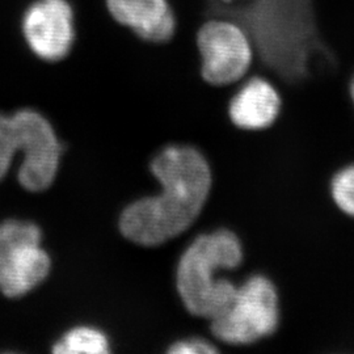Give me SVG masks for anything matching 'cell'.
<instances>
[{
	"mask_svg": "<svg viewBox=\"0 0 354 354\" xmlns=\"http://www.w3.org/2000/svg\"><path fill=\"white\" fill-rule=\"evenodd\" d=\"M13 115L23 142L19 181L23 188L30 192L48 189L58 172L61 143L50 122L37 111L21 109Z\"/></svg>",
	"mask_w": 354,
	"mask_h": 354,
	"instance_id": "obj_7",
	"label": "cell"
},
{
	"mask_svg": "<svg viewBox=\"0 0 354 354\" xmlns=\"http://www.w3.org/2000/svg\"><path fill=\"white\" fill-rule=\"evenodd\" d=\"M218 349L210 342L201 339H188L177 342L169 346L168 353L172 354H212L216 353Z\"/></svg>",
	"mask_w": 354,
	"mask_h": 354,
	"instance_id": "obj_15",
	"label": "cell"
},
{
	"mask_svg": "<svg viewBox=\"0 0 354 354\" xmlns=\"http://www.w3.org/2000/svg\"><path fill=\"white\" fill-rule=\"evenodd\" d=\"M279 91L263 76H252L231 99L228 113L236 127L261 130L270 127L279 113Z\"/></svg>",
	"mask_w": 354,
	"mask_h": 354,
	"instance_id": "obj_9",
	"label": "cell"
},
{
	"mask_svg": "<svg viewBox=\"0 0 354 354\" xmlns=\"http://www.w3.org/2000/svg\"><path fill=\"white\" fill-rule=\"evenodd\" d=\"M109 351L108 337L92 327L71 329L53 346V352L57 354H105Z\"/></svg>",
	"mask_w": 354,
	"mask_h": 354,
	"instance_id": "obj_11",
	"label": "cell"
},
{
	"mask_svg": "<svg viewBox=\"0 0 354 354\" xmlns=\"http://www.w3.org/2000/svg\"><path fill=\"white\" fill-rule=\"evenodd\" d=\"M200 75L213 87H227L248 74L254 48L247 30L227 16L205 19L196 32Z\"/></svg>",
	"mask_w": 354,
	"mask_h": 354,
	"instance_id": "obj_4",
	"label": "cell"
},
{
	"mask_svg": "<svg viewBox=\"0 0 354 354\" xmlns=\"http://www.w3.org/2000/svg\"><path fill=\"white\" fill-rule=\"evenodd\" d=\"M206 16L238 21L260 64L286 83H301L315 68L335 64V53L319 33L313 0H209Z\"/></svg>",
	"mask_w": 354,
	"mask_h": 354,
	"instance_id": "obj_1",
	"label": "cell"
},
{
	"mask_svg": "<svg viewBox=\"0 0 354 354\" xmlns=\"http://www.w3.org/2000/svg\"><path fill=\"white\" fill-rule=\"evenodd\" d=\"M218 3H221V4H231V3H234V1H238V0H216Z\"/></svg>",
	"mask_w": 354,
	"mask_h": 354,
	"instance_id": "obj_17",
	"label": "cell"
},
{
	"mask_svg": "<svg viewBox=\"0 0 354 354\" xmlns=\"http://www.w3.org/2000/svg\"><path fill=\"white\" fill-rule=\"evenodd\" d=\"M151 171L162 192L129 205L120 219L122 235L146 247L163 244L189 227L212 188L210 167L190 146L165 147L153 158Z\"/></svg>",
	"mask_w": 354,
	"mask_h": 354,
	"instance_id": "obj_2",
	"label": "cell"
},
{
	"mask_svg": "<svg viewBox=\"0 0 354 354\" xmlns=\"http://www.w3.org/2000/svg\"><path fill=\"white\" fill-rule=\"evenodd\" d=\"M20 32L29 51L42 62L61 64L77 37L71 0H30L21 13Z\"/></svg>",
	"mask_w": 354,
	"mask_h": 354,
	"instance_id": "obj_6",
	"label": "cell"
},
{
	"mask_svg": "<svg viewBox=\"0 0 354 354\" xmlns=\"http://www.w3.org/2000/svg\"><path fill=\"white\" fill-rule=\"evenodd\" d=\"M279 297L264 276H252L236 288L227 307L212 319V332L230 345H248L272 335L279 326Z\"/></svg>",
	"mask_w": 354,
	"mask_h": 354,
	"instance_id": "obj_5",
	"label": "cell"
},
{
	"mask_svg": "<svg viewBox=\"0 0 354 354\" xmlns=\"http://www.w3.org/2000/svg\"><path fill=\"white\" fill-rule=\"evenodd\" d=\"M50 268V256L41 241L26 243L0 266V291L8 298L23 297L45 281Z\"/></svg>",
	"mask_w": 354,
	"mask_h": 354,
	"instance_id": "obj_10",
	"label": "cell"
},
{
	"mask_svg": "<svg viewBox=\"0 0 354 354\" xmlns=\"http://www.w3.org/2000/svg\"><path fill=\"white\" fill-rule=\"evenodd\" d=\"M114 23L150 44H167L175 37L176 13L171 0H105Z\"/></svg>",
	"mask_w": 354,
	"mask_h": 354,
	"instance_id": "obj_8",
	"label": "cell"
},
{
	"mask_svg": "<svg viewBox=\"0 0 354 354\" xmlns=\"http://www.w3.org/2000/svg\"><path fill=\"white\" fill-rule=\"evenodd\" d=\"M332 196L345 214L354 216V165L342 169L335 176Z\"/></svg>",
	"mask_w": 354,
	"mask_h": 354,
	"instance_id": "obj_14",
	"label": "cell"
},
{
	"mask_svg": "<svg viewBox=\"0 0 354 354\" xmlns=\"http://www.w3.org/2000/svg\"><path fill=\"white\" fill-rule=\"evenodd\" d=\"M243 260L239 238L230 230L200 235L183 253L177 266V291L190 314L213 319L232 301L236 288L216 277L221 269H235Z\"/></svg>",
	"mask_w": 354,
	"mask_h": 354,
	"instance_id": "obj_3",
	"label": "cell"
},
{
	"mask_svg": "<svg viewBox=\"0 0 354 354\" xmlns=\"http://www.w3.org/2000/svg\"><path fill=\"white\" fill-rule=\"evenodd\" d=\"M41 239V230L32 222L10 219L0 223V266L20 245Z\"/></svg>",
	"mask_w": 354,
	"mask_h": 354,
	"instance_id": "obj_12",
	"label": "cell"
},
{
	"mask_svg": "<svg viewBox=\"0 0 354 354\" xmlns=\"http://www.w3.org/2000/svg\"><path fill=\"white\" fill-rule=\"evenodd\" d=\"M351 96H352V100H353L354 104V75L352 77V82H351Z\"/></svg>",
	"mask_w": 354,
	"mask_h": 354,
	"instance_id": "obj_16",
	"label": "cell"
},
{
	"mask_svg": "<svg viewBox=\"0 0 354 354\" xmlns=\"http://www.w3.org/2000/svg\"><path fill=\"white\" fill-rule=\"evenodd\" d=\"M21 150V134L15 115L0 113V180L7 175L15 153Z\"/></svg>",
	"mask_w": 354,
	"mask_h": 354,
	"instance_id": "obj_13",
	"label": "cell"
}]
</instances>
